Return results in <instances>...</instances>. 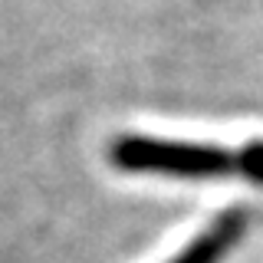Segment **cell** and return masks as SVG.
Segmentation results:
<instances>
[{
	"label": "cell",
	"mask_w": 263,
	"mask_h": 263,
	"mask_svg": "<svg viewBox=\"0 0 263 263\" xmlns=\"http://www.w3.org/2000/svg\"><path fill=\"white\" fill-rule=\"evenodd\" d=\"M109 158L115 168L135 175H168V178H220L237 168V155L217 145L194 142H168L148 135H122L112 142Z\"/></svg>",
	"instance_id": "obj_1"
},
{
	"label": "cell",
	"mask_w": 263,
	"mask_h": 263,
	"mask_svg": "<svg viewBox=\"0 0 263 263\" xmlns=\"http://www.w3.org/2000/svg\"><path fill=\"white\" fill-rule=\"evenodd\" d=\"M237 168H240L247 178L263 181V142H250V145H247L243 152L237 155Z\"/></svg>",
	"instance_id": "obj_3"
},
{
	"label": "cell",
	"mask_w": 263,
	"mask_h": 263,
	"mask_svg": "<svg viewBox=\"0 0 263 263\" xmlns=\"http://www.w3.org/2000/svg\"><path fill=\"white\" fill-rule=\"evenodd\" d=\"M243 230H247V211L230 208L224 217L214 220V227H208L187 250H181L171 263H217L230 247L240 240Z\"/></svg>",
	"instance_id": "obj_2"
}]
</instances>
